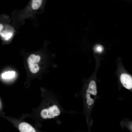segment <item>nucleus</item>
<instances>
[{"instance_id":"7","label":"nucleus","mask_w":132,"mask_h":132,"mask_svg":"<svg viewBox=\"0 0 132 132\" xmlns=\"http://www.w3.org/2000/svg\"><path fill=\"white\" fill-rule=\"evenodd\" d=\"M28 67L31 72L33 73H37L39 70V67L37 64L29 65Z\"/></svg>"},{"instance_id":"12","label":"nucleus","mask_w":132,"mask_h":132,"mask_svg":"<svg viewBox=\"0 0 132 132\" xmlns=\"http://www.w3.org/2000/svg\"><path fill=\"white\" fill-rule=\"evenodd\" d=\"M3 27V25L2 24L0 23V33L2 30Z\"/></svg>"},{"instance_id":"5","label":"nucleus","mask_w":132,"mask_h":132,"mask_svg":"<svg viewBox=\"0 0 132 132\" xmlns=\"http://www.w3.org/2000/svg\"><path fill=\"white\" fill-rule=\"evenodd\" d=\"M40 57L39 55H35L34 54L31 55L28 58L27 62L29 65L35 64H38L40 61Z\"/></svg>"},{"instance_id":"3","label":"nucleus","mask_w":132,"mask_h":132,"mask_svg":"<svg viewBox=\"0 0 132 132\" xmlns=\"http://www.w3.org/2000/svg\"><path fill=\"white\" fill-rule=\"evenodd\" d=\"M45 0H31L29 6L33 10L36 11L44 7Z\"/></svg>"},{"instance_id":"8","label":"nucleus","mask_w":132,"mask_h":132,"mask_svg":"<svg viewBox=\"0 0 132 132\" xmlns=\"http://www.w3.org/2000/svg\"><path fill=\"white\" fill-rule=\"evenodd\" d=\"M14 71H8L5 72L2 75V78L4 79H10L14 75Z\"/></svg>"},{"instance_id":"9","label":"nucleus","mask_w":132,"mask_h":132,"mask_svg":"<svg viewBox=\"0 0 132 132\" xmlns=\"http://www.w3.org/2000/svg\"><path fill=\"white\" fill-rule=\"evenodd\" d=\"M1 36L5 40H8L12 36V33L11 32H4L1 33Z\"/></svg>"},{"instance_id":"2","label":"nucleus","mask_w":132,"mask_h":132,"mask_svg":"<svg viewBox=\"0 0 132 132\" xmlns=\"http://www.w3.org/2000/svg\"><path fill=\"white\" fill-rule=\"evenodd\" d=\"M121 82L124 87L128 89H130L132 87V77L127 74H123L121 76Z\"/></svg>"},{"instance_id":"11","label":"nucleus","mask_w":132,"mask_h":132,"mask_svg":"<svg viewBox=\"0 0 132 132\" xmlns=\"http://www.w3.org/2000/svg\"><path fill=\"white\" fill-rule=\"evenodd\" d=\"M86 97L87 98V102L88 104L89 105H91L94 103V100L90 97V95L89 94H87L86 95Z\"/></svg>"},{"instance_id":"1","label":"nucleus","mask_w":132,"mask_h":132,"mask_svg":"<svg viewBox=\"0 0 132 132\" xmlns=\"http://www.w3.org/2000/svg\"><path fill=\"white\" fill-rule=\"evenodd\" d=\"M60 111L57 106L53 105L48 109H45L42 110L41 113L42 117L44 119L54 118L60 114Z\"/></svg>"},{"instance_id":"4","label":"nucleus","mask_w":132,"mask_h":132,"mask_svg":"<svg viewBox=\"0 0 132 132\" xmlns=\"http://www.w3.org/2000/svg\"><path fill=\"white\" fill-rule=\"evenodd\" d=\"M19 129L21 132H35L34 129L27 123L23 122L19 125Z\"/></svg>"},{"instance_id":"6","label":"nucleus","mask_w":132,"mask_h":132,"mask_svg":"<svg viewBox=\"0 0 132 132\" xmlns=\"http://www.w3.org/2000/svg\"><path fill=\"white\" fill-rule=\"evenodd\" d=\"M88 93H90L91 94L96 95L97 91L96 90V86L95 82L94 80L91 81L89 83L88 89L87 91Z\"/></svg>"},{"instance_id":"13","label":"nucleus","mask_w":132,"mask_h":132,"mask_svg":"<svg viewBox=\"0 0 132 132\" xmlns=\"http://www.w3.org/2000/svg\"><path fill=\"white\" fill-rule=\"evenodd\" d=\"M1 101H0V108H1Z\"/></svg>"},{"instance_id":"10","label":"nucleus","mask_w":132,"mask_h":132,"mask_svg":"<svg viewBox=\"0 0 132 132\" xmlns=\"http://www.w3.org/2000/svg\"><path fill=\"white\" fill-rule=\"evenodd\" d=\"M94 50L95 52L100 53L103 51V48L101 45H97L95 46Z\"/></svg>"}]
</instances>
